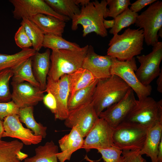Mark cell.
I'll return each instance as SVG.
<instances>
[{
  "instance_id": "16",
  "label": "cell",
  "mask_w": 162,
  "mask_h": 162,
  "mask_svg": "<svg viewBox=\"0 0 162 162\" xmlns=\"http://www.w3.org/2000/svg\"><path fill=\"white\" fill-rule=\"evenodd\" d=\"M3 120L4 132L2 137L18 139L26 145L37 144L41 142L42 137L35 135L30 129L24 127L18 115L10 116Z\"/></svg>"
},
{
  "instance_id": "36",
  "label": "cell",
  "mask_w": 162,
  "mask_h": 162,
  "mask_svg": "<svg viewBox=\"0 0 162 162\" xmlns=\"http://www.w3.org/2000/svg\"><path fill=\"white\" fill-rule=\"evenodd\" d=\"M14 38L16 45L22 50L30 48L32 46V42L22 26L16 32Z\"/></svg>"
},
{
  "instance_id": "9",
  "label": "cell",
  "mask_w": 162,
  "mask_h": 162,
  "mask_svg": "<svg viewBox=\"0 0 162 162\" xmlns=\"http://www.w3.org/2000/svg\"><path fill=\"white\" fill-rule=\"evenodd\" d=\"M136 58L140 65L135 74L142 85H150L161 71L160 65L162 59V42L158 41L153 46L152 51L149 54L137 56Z\"/></svg>"
},
{
  "instance_id": "43",
  "label": "cell",
  "mask_w": 162,
  "mask_h": 162,
  "mask_svg": "<svg viewBox=\"0 0 162 162\" xmlns=\"http://www.w3.org/2000/svg\"><path fill=\"white\" fill-rule=\"evenodd\" d=\"M157 162H162V139L160 141L158 147Z\"/></svg>"
},
{
  "instance_id": "8",
  "label": "cell",
  "mask_w": 162,
  "mask_h": 162,
  "mask_svg": "<svg viewBox=\"0 0 162 162\" xmlns=\"http://www.w3.org/2000/svg\"><path fill=\"white\" fill-rule=\"evenodd\" d=\"M137 69L134 57L124 61L112 58L110 74L121 78L135 92L138 99H140L149 96L152 88L150 85L145 86L139 81L135 73Z\"/></svg>"
},
{
  "instance_id": "48",
  "label": "cell",
  "mask_w": 162,
  "mask_h": 162,
  "mask_svg": "<svg viewBox=\"0 0 162 162\" xmlns=\"http://www.w3.org/2000/svg\"><path fill=\"white\" fill-rule=\"evenodd\" d=\"M5 141H2L0 140V144L4 143L5 142Z\"/></svg>"
},
{
  "instance_id": "15",
  "label": "cell",
  "mask_w": 162,
  "mask_h": 162,
  "mask_svg": "<svg viewBox=\"0 0 162 162\" xmlns=\"http://www.w3.org/2000/svg\"><path fill=\"white\" fill-rule=\"evenodd\" d=\"M11 98L19 108L33 107L43 100L44 91L27 82L15 83L11 82Z\"/></svg>"
},
{
  "instance_id": "40",
  "label": "cell",
  "mask_w": 162,
  "mask_h": 162,
  "mask_svg": "<svg viewBox=\"0 0 162 162\" xmlns=\"http://www.w3.org/2000/svg\"><path fill=\"white\" fill-rule=\"evenodd\" d=\"M156 1V0H137L131 4L129 8L132 11L137 13L146 6L151 4Z\"/></svg>"
},
{
  "instance_id": "1",
  "label": "cell",
  "mask_w": 162,
  "mask_h": 162,
  "mask_svg": "<svg viewBox=\"0 0 162 162\" xmlns=\"http://www.w3.org/2000/svg\"><path fill=\"white\" fill-rule=\"evenodd\" d=\"M107 6L106 0L99 2L95 0L82 6L80 14L74 16L72 19V30H76L78 25H81L83 28V37L92 32L102 37L107 36V31L103 22L104 18L107 17Z\"/></svg>"
},
{
  "instance_id": "44",
  "label": "cell",
  "mask_w": 162,
  "mask_h": 162,
  "mask_svg": "<svg viewBox=\"0 0 162 162\" xmlns=\"http://www.w3.org/2000/svg\"><path fill=\"white\" fill-rule=\"evenodd\" d=\"M16 156L19 160L21 161L27 158L28 157V155L22 152L21 151H20L17 153Z\"/></svg>"
},
{
  "instance_id": "6",
  "label": "cell",
  "mask_w": 162,
  "mask_h": 162,
  "mask_svg": "<svg viewBox=\"0 0 162 162\" xmlns=\"http://www.w3.org/2000/svg\"><path fill=\"white\" fill-rule=\"evenodd\" d=\"M147 129L135 124L123 122L113 129L114 146L123 150H140L146 139Z\"/></svg>"
},
{
  "instance_id": "32",
  "label": "cell",
  "mask_w": 162,
  "mask_h": 162,
  "mask_svg": "<svg viewBox=\"0 0 162 162\" xmlns=\"http://www.w3.org/2000/svg\"><path fill=\"white\" fill-rule=\"evenodd\" d=\"M137 13L131 11L128 8L114 19L115 24L109 31L113 35L118 34L123 28L134 24L138 15Z\"/></svg>"
},
{
  "instance_id": "12",
  "label": "cell",
  "mask_w": 162,
  "mask_h": 162,
  "mask_svg": "<svg viewBox=\"0 0 162 162\" xmlns=\"http://www.w3.org/2000/svg\"><path fill=\"white\" fill-rule=\"evenodd\" d=\"M113 128L103 119L99 118L88 133L82 148L87 152L91 149L103 148L114 145Z\"/></svg>"
},
{
  "instance_id": "21",
  "label": "cell",
  "mask_w": 162,
  "mask_h": 162,
  "mask_svg": "<svg viewBox=\"0 0 162 162\" xmlns=\"http://www.w3.org/2000/svg\"><path fill=\"white\" fill-rule=\"evenodd\" d=\"M34 22L44 35L52 34L62 36L65 22L50 15L39 14L29 19Z\"/></svg>"
},
{
  "instance_id": "18",
  "label": "cell",
  "mask_w": 162,
  "mask_h": 162,
  "mask_svg": "<svg viewBox=\"0 0 162 162\" xmlns=\"http://www.w3.org/2000/svg\"><path fill=\"white\" fill-rule=\"evenodd\" d=\"M84 137L75 128H71L70 133L62 137L58 141L61 152L57 154L60 162L70 160L72 154L77 150L82 148Z\"/></svg>"
},
{
  "instance_id": "25",
  "label": "cell",
  "mask_w": 162,
  "mask_h": 162,
  "mask_svg": "<svg viewBox=\"0 0 162 162\" xmlns=\"http://www.w3.org/2000/svg\"><path fill=\"white\" fill-rule=\"evenodd\" d=\"M35 155L24 159V162H58V147L52 140L40 146L35 149Z\"/></svg>"
},
{
  "instance_id": "14",
  "label": "cell",
  "mask_w": 162,
  "mask_h": 162,
  "mask_svg": "<svg viewBox=\"0 0 162 162\" xmlns=\"http://www.w3.org/2000/svg\"><path fill=\"white\" fill-rule=\"evenodd\" d=\"M50 91L53 94L56 101L55 119L65 120L69 112L68 103L70 90L68 75L63 76L57 81H54L47 76L46 86L44 91Z\"/></svg>"
},
{
  "instance_id": "3",
  "label": "cell",
  "mask_w": 162,
  "mask_h": 162,
  "mask_svg": "<svg viewBox=\"0 0 162 162\" xmlns=\"http://www.w3.org/2000/svg\"><path fill=\"white\" fill-rule=\"evenodd\" d=\"M130 88L116 75L98 80L92 102L98 116L104 109L122 98Z\"/></svg>"
},
{
  "instance_id": "19",
  "label": "cell",
  "mask_w": 162,
  "mask_h": 162,
  "mask_svg": "<svg viewBox=\"0 0 162 162\" xmlns=\"http://www.w3.org/2000/svg\"><path fill=\"white\" fill-rule=\"evenodd\" d=\"M50 50L44 52H36L32 57V68L34 77L39 83L40 89L44 91L46 87L47 78L50 67Z\"/></svg>"
},
{
  "instance_id": "17",
  "label": "cell",
  "mask_w": 162,
  "mask_h": 162,
  "mask_svg": "<svg viewBox=\"0 0 162 162\" xmlns=\"http://www.w3.org/2000/svg\"><path fill=\"white\" fill-rule=\"evenodd\" d=\"M112 62V58L107 55H98L95 52L93 47L90 45L82 68L88 70L96 79H104L111 75L110 69Z\"/></svg>"
},
{
  "instance_id": "10",
  "label": "cell",
  "mask_w": 162,
  "mask_h": 162,
  "mask_svg": "<svg viewBox=\"0 0 162 162\" xmlns=\"http://www.w3.org/2000/svg\"><path fill=\"white\" fill-rule=\"evenodd\" d=\"M14 7L13 13L17 20L30 19L39 14L51 16L64 22L69 21L68 17L60 15L54 11L43 0H10Z\"/></svg>"
},
{
  "instance_id": "13",
  "label": "cell",
  "mask_w": 162,
  "mask_h": 162,
  "mask_svg": "<svg viewBox=\"0 0 162 162\" xmlns=\"http://www.w3.org/2000/svg\"><path fill=\"white\" fill-rule=\"evenodd\" d=\"M136 101L134 92L130 88L122 98L101 112L98 117L114 129L124 121Z\"/></svg>"
},
{
  "instance_id": "5",
  "label": "cell",
  "mask_w": 162,
  "mask_h": 162,
  "mask_svg": "<svg viewBox=\"0 0 162 162\" xmlns=\"http://www.w3.org/2000/svg\"><path fill=\"white\" fill-rule=\"evenodd\" d=\"M123 122L139 125L147 129L162 122V100L157 101L148 96L136 100Z\"/></svg>"
},
{
  "instance_id": "4",
  "label": "cell",
  "mask_w": 162,
  "mask_h": 162,
  "mask_svg": "<svg viewBox=\"0 0 162 162\" xmlns=\"http://www.w3.org/2000/svg\"><path fill=\"white\" fill-rule=\"evenodd\" d=\"M89 45L76 50H52L48 76L57 81L63 76L68 75L82 68Z\"/></svg>"
},
{
  "instance_id": "28",
  "label": "cell",
  "mask_w": 162,
  "mask_h": 162,
  "mask_svg": "<svg viewBox=\"0 0 162 162\" xmlns=\"http://www.w3.org/2000/svg\"><path fill=\"white\" fill-rule=\"evenodd\" d=\"M45 2L58 14L72 19L80 13L76 0H45Z\"/></svg>"
},
{
  "instance_id": "27",
  "label": "cell",
  "mask_w": 162,
  "mask_h": 162,
  "mask_svg": "<svg viewBox=\"0 0 162 162\" xmlns=\"http://www.w3.org/2000/svg\"><path fill=\"white\" fill-rule=\"evenodd\" d=\"M18 115L21 122L25 124L35 135L41 136L43 138L46 137L47 127L36 121L34 116L33 107L20 108Z\"/></svg>"
},
{
  "instance_id": "31",
  "label": "cell",
  "mask_w": 162,
  "mask_h": 162,
  "mask_svg": "<svg viewBox=\"0 0 162 162\" xmlns=\"http://www.w3.org/2000/svg\"><path fill=\"white\" fill-rule=\"evenodd\" d=\"M23 146V144L17 140L0 144V162H21L16 155Z\"/></svg>"
},
{
  "instance_id": "20",
  "label": "cell",
  "mask_w": 162,
  "mask_h": 162,
  "mask_svg": "<svg viewBox=\"0 0 162 162\" xmlns=\"http://www.w3.org/2000/svg\"><path fill=\"white\" fill-rule=\"evenodd\" d=\"M162 139V122H160L147 129L146 141L140 154L149 157L151 162H157L158 147Z\"/></svg>"
},
{
  "instance_id": "46",
  "label": "cell",
  "mask_w": 162,
  "mask_h": 162,
  "mask_svg": "<svg viewBox=\"0 0 162 162\" xmlns=\"http://www.w3.org/2000/svg\"><path fill=\"white\" fill-rule=\"evenodd\" d=\"M4 132L3 123L2 120L0 119V140L2 137V135Z\"/></svg>"
},
{
  "instance_id": "24",
  "label": "cell",
  "mask_w": 162,
  "mask_h": 162,
  "mask_svg": "<svg viewBox=\"0 0 162 162\" xmlns=\"http://www.w3.org/2000/svg\"><path fill=\"white\" fill-rule=\"evenodd\" d=\"M68 75L70 90L69 97L77 91L88 86L96 79L90 72L82 68Z\"/></svg>"
},
{
  "instance_id": "26",
  "label": "cell",
  "mask_w": 162,
  "mask_h": 162,
  "mask_svg": "<svg viewBox=\"0 0 162 162\" xmlns=\"http://www.w3.org/2000/svg\"><path fill=\"white\" fill-rule=\"evenodd\" d=\"M36 51L33 48L22 50L13 54L0 53V71L16 67L28 58L32 57Z\"/></svg>"
},
{
  "instance_id": "38",
  "label": "cell",
  "mask_w": 162,
  "mask_h": 162,
  "mask_svg": "<svg viewBox=\"0 0 162 162\" xmlns=\"http://www.w3.org/2000/svg\"><path fill=\"white\" fill-rule=\"evenodd\" d=\"M140 150H123L122 154L124 162H145Z\"/></svg>"
},
{
  "instance_id": "29",
  "label": "cell",
  "mask_w": 162,
  "mask_h": 162,
  "mask_svg": "<svg viewBox=\"0 0 162 162\" xmlns=\"http://www.w3.org/2000/svg\"><path fill=\"white\" fill-rule=\"evenodd\" d=\"M20 24L24 27L30 40L33 48L36 52H39L42 47L44 34L40 28L28 19H22Z\"/></svg>"
},
{
  "instance_id": "33",
  "label": "cell",
  "mask_w": 162,
  "mask_h": 162,
  "mask_svg": "<svg viewBox=\"0 0 162 162\" xmlns=\"http://www.w3.org/2000/svg\"><path fill=\"white\" fill-rule=\"evenodd\" d=\"M13 76V72L11 69L0 71V102H7L11 100L9 83Z\"/></svg>"
},
{
  "instance_id": "47",
  "label": "cell",
  "mask_w": 162,
  "mask_h": 162,
  "mask_svg": "<svg viewBox=\"0 0 162 162\" xmlns=\"http://www.w3.org/2000/svg\"><path fill=\"white\" fill-rule=\"evenodd\" d=\"M158 35L159 37H160L161 38H162V28H161L158 31Z\"/></svg>"
},
{
  "instance_id": "22",
  "label": "cell",
  "mask_w": 162,
  "mask_h": 162,
  "mask_svg": "<svg viewBox=\"0 0 162 162\" xmlns=\"http://www.w3.org/2000/svg\"><path fill=\"white\" fill-rule=\"evenodd\" d=\"M98 80L96 79L90 85L77 91L69 97L68 103L69 112L92 102Z\"/></svg>"
},
{
  "instance_id": "37",
  "label": "cell",
  "mask_w": 162,
  "mask_h": 162,
  "mask_svg": "<svg viewBox=\"0 0 162 162\" xmlns=\"http://www.w3.org/2000/svg\"><path fill=\"white\" fill-rule=\"evenodd\" d=\"M20 108L12 101L7 102H0V119L14 115H18Z\"/></svg>"
},
{
  "instance_id": "41",
  "label": "cell",
  "mask_w": 162,
  "mask_h": 162,
  "mask_svg": "<svg viewBox=\"0 0 162 162\" xmlns=\"http://www.w3.org/2000/svg\"><path fill=\"white\" fill-rule=\"evenodd\" d=\"M157 90L159 92L162 93V69L161 68V71L158 76V78L157 80Z\"/></svg>"
},
{
  "instance_id": "45",
  "label": "cell",
  "mask_w": 162,
  "mask_h": 162,
  "mask_svg": "<svg viewBox=\"0 0 162 162\" xmlns=\"http://www.w3.org/2000/svg\"><path fill=\"white\" fill-rule=\"evenodd\" d=\"M90 2L89 0H76V4L78 5L80 4L82 6L86 5Z\"/></svg>"
},
{
  "instance_id": "35",
  "label": "cell",
  "mask_w": 162,
  "mask_h": 162,
  "mask_svg": "<svg viewBox=\"0 0 162 162\" xmlns=\"http://www.w3.org/2000/svg\"><path fill=\"white\" fill-rule=\"evenodd\" d=\"M102 155L105 162H123L122 156V151L114 145L103 148L97 149Z\"/></svg>"
},
{
  "instance_id": "11",
  "label": "cell",
  "mask_w": 162,
  "mask_h": 162,
  "mask_svg": "<svg viewBox=\"0 0 162 162\" xmlns=\"http://www.w3.org/2000/svg\"><path fill=\"white\" fill-rule=\"evenodd\" d=\"M99 118L92 102L69 112L64 124L68 128H76L84 138Z\"/></svg>"
},
{
  "instance_id": "7",
  "label": "cell",
  "mask_w": 162,
  "mask_h": 162,
  "mask_svg": "<svg viewBox=\"0 0 162 162\" xmlns=\"http://www.w3.org/2000/svg\"><path fill=\"white\" fill-rule=\"evenodd\" d=\"M135 26L142 28L144 41L152 46L158 42L159 30L162 28V2L156 0L137 16Z\"/></svg>"
},
{
  "instance_id": "30",
  "label": "cell",
  "mask_w": 162,
  "mask_h": 162,
  "mask_svg": "<svg viewBox=\"0 0 162 162\" xmlns=\"http://www.w3.org/2000/svg\"><path fill=\"white\" fill-rule=\"evenodd\" d=\"M42 47L53 50H76L81 47L74 42L68 41L62 36L52 34L44 35Z\"/></svg>"
},
{
  "instance_id": "2",
  "label": "cell",
  "mask_w": 162,
  "mask_h": 162,
  "mask_svg": "<svg viewBox=\"0 0 162 162\" xmlns=\"http://www.w3.org/2000/svg\"><path fill=\"white\" fill-rule=\"evenodd\" d=\"M144 41L142 29L128 28L121 34L113 35L108 44L107 55L121 61L130 59L141 53Z\"/></svg>"
},
{
  "instance_id": "34",
  "label": "cell",
  "mask_w": 162,
  "mask_h": 162,
  "mask_svg": "<svg viewBox=\"0 0 162 162\" xmlns=\"http://www.w3.org/2000/svg\"><path fill=\"white\" fill-rule=\"evenodd\" d=\"M108 8L107 16L114 19L121 14L131 4L130 0H107Z\"/></svg>"
},
{
  "instance_id": "42",
  "label": "cell",
  "mask_w": 162,
  "mask_h": 162,
  "mask_svg": "<svg viewBox=\"0 0 162 162\" xmlns=\"http://www.w3.org/2000/svg\"><path fill=\"white\" fill-rule=\"evenodd\" d=\"M104 25L106 29L112 28L114 26L115 24L114 19L111 20H104L103 22Z\"/></svg>"
},
{
  "instance_id": "23",
  "label": "cell",
  "mask_w": 162,
  "mask_h": 162,
  "mask_svg": "<svg viewBox=\"0 0 162 162\" xmlns=\"http://www.w3.org/2000/svg\"><path fill=\"white\" fill-rule=\"evenodd\" d=\"M11 70L13 73L12 82L20 83L26 81L40 88V84L36 80L32 70V57Z\"/></svg>"
},
{
  "instance_id": "39",
  "label": "cell",
  "mask_w": 162,
  "mask_h": 162,
  "mask_svg": "<svg viewBox=\"0 0 162 162\" xmlns=\"http://www.w3.org/2000/svg\"><path fill=\"white\" fill-rule=\"evenodd\" d=\"M47 94L44 95L43 100L45 105L50 109L55 115L56 112L57 103L53 94L50 91H47Z\"/></svg>"
}]
</instances>
